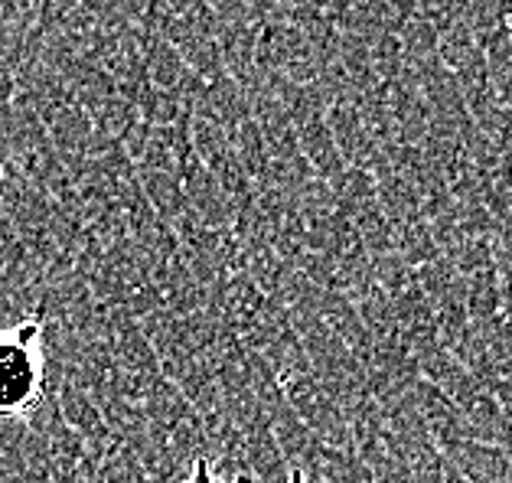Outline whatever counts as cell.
Returning a JSON list of instances; mask_svg holds the SVG:
<instances>
[{
  "label": "cell",
  "mask_w": 512,
  "mask_h": 483,
  "mask_svg": "<svg viewBox=\"0 0 512 483\" xmlns=\"http://www.w3.org/2000/svg\"><path fill=\"white\" fill-rule=\"evenodd\" d=\"M46 317L36 311L0 330V418H27L46 399Z\"/></svg>",
  "instance_id": "cell-1"
},
{
  "label": "cell",
  "mask_w": 512,
  "mask_h": 483,
  "mask_svg": "<svg viewBox=\"0 0 512 483\" xmlns=\"http://www.w3.org/2000/svg\"><path fill=\"white\" fill-rule=\"evenodd\" d=\"M186 483H216V480H212V470H209L206 461H196L193 474H190V480H186ZM291 483H304V474H301V470H294Z\"/></svg>",
  "instance_id": "cell-2"
}]
</instances>
